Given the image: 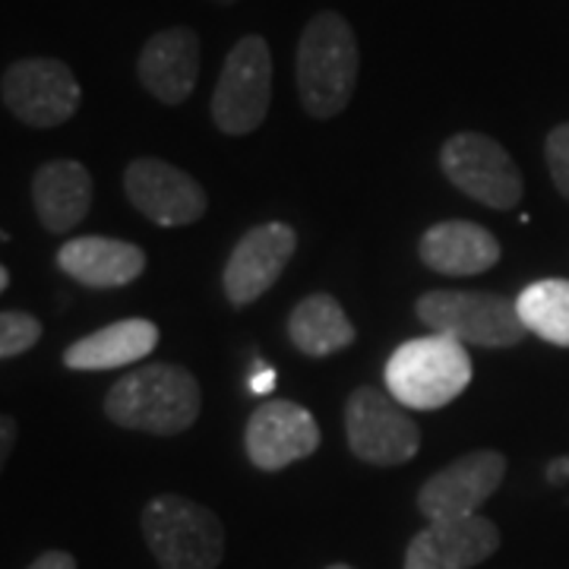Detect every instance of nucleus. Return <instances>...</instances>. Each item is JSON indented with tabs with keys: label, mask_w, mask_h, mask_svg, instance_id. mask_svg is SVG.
Returning <instances> with one entry per match:
<instances>
[{
	"label": "nucleus",
	"mask_w": 569,
	"mask_h": 569,
	"mask_svg": "<svg viewBox=\"0 0 569 569\" xmlns=\"http://www.w3.org/2000/svg\"><path fill=\"white\" fill-rule=\"evenodd\" d=\"M13 447H17V421L10 415H0V471L7 466Z\"/></svg>",
	"instance_id": "393cba45"
},
{
	"label": "nucleus",
	"mask_w": 569,
	"mask_h": 569,
	"mask_svg": "<svg viewBox=\"0 0 569 569\" xmlns=\"http://www.w3.org/2000/svg\"><path fill=\"white\" fill-rule=\"evenodd\" d=\"M500 241L485 224L449 219L427 228L418 241V257L440 276H481L500 263Z\"/></svg>",
	"instance_id": "dca6fc26"
},
{
	"label": "nucleus",
	"mask_w": 569,
	"mask_h": 569,
	"mask_svg": "<svg viewBox=\"0 0 569 569\" xmlns=\"http://www.w3.org/2000/svg\"><path fill=\"white\" fill-rule=\"evenodd\" d=\"M142 538L162 569H216L224 557L219 516L181 493H162L146 503Z\"/></svg>",
	"instance_id": "20e7f679"
},
{
	"label": "nucleus",
	"mask_w": 569,
	"mask_h": 569,
	"mask_svg": "<svg viewBox=\"0 0 569 569\" xmlns=\"http://www.w3.org/2000/svg\"><path fill=\"white\" fill-rule=\"evenodd\" d=\"M219 3H238V0H219Z\"/></svg>",
	"instance_id": "c756f323"
},
{
	"label": "nucleus",
	"mask_w": 569,
	"mask_h": 569,
	"mask_svg": "<svg viewBox=\"0 0 569 569\" xmlns=\"http://www.w3.org/2000/svg\"><path fill=\"white\" fill-rule=\"evenodd\" d=\"M500 548V529L485 516L430 522L411 538L406 569H471Z\"/></svg>",
	"instance_id": "4468645a"
},
{
	"label": "nucleus",
	"mask_w": 569,
	"mask_h": 569,
	"mask_svg": "<svg viewBox=\"0 0 569 569\" xmlns=\"http://www.w3.org/2000/svg\"><path fill=\"white\" fill-rule=\"evenodd\" d=\"M203 389L197 377L178 365H146L121 377L104 396L108 421L127 430L174 437L197 425Z\"/></svg>",
	"instance_id": "f257e3e1"
},
{
	"label": "nucleus",
	"mask_w": 569,
	"mask_h": 569,
	"mask_svg": "<svg viewBox=\"0 0 569 569\" xmlns=\"http://www.w3.org/2000/svg\"><path fill=\"white\" fill-rule=\"evenodd\" d=\"M387 392L399 406L433 411L459 399L471 383V358L443 332L408 339L387 361Z\"/></svg>",
	"instance_id": "7ed1b4c3"
},
{
	"label": "nucleus",
	"mask_w": 569,
	"mask_h": 569,
	"mask_svg": "<svg viewBox=\"0 0 569 569\" xmlns=\"http://www.w3.org/2000/svg\"><path fill=\"white\" fill-rule=\"evenodd\" d=\"M58 266L63 276H70L86 288H123L142 276L146 253L130 241L86 234L67 241L58 250Z\"/></svg>",
	"instance_id": "a211bd4d"
},
{
	"label": "nucleus",
	"mask_w": 569,
	"mask_h": 569,
	"mask_svg": "<svg viewBox=\"0 0 569 569\" xmlns=\"http://www.w3.org/2000/svg\"><path fill=\"white\" fill-rule=\"evenodd\" d=\"M32 206L44 231L67 234L89 216L92 206V174L77 159L44 162L32 174Z\"/></svg>",
	"instance_id": "f3484780"
},
{
	"label": "nucleus",
	"mask_w": 569,
	"mask_h": 569,
	"mask_svg": "<svg viewBox=\"0 0 569 569\" xmlns=\"http://www.w3.org/2000/svg\"><path fill=\"white\" fill-rule=\"evenodd\" d=\"M7 284H10V272H7V269L0 266V295L7 291Z\"/></svg>",
	"instance_id": "cd10ccee"
},
{
	"label": "nucleus",
	"mask_w": 569,
	"mask_h": 569,
	"mask_svg": "<svg viewBox=\"0 0 569 569\" xmlns=\"http://www.w3.org/2000/svg\"><path fill=\"white\" fill-rule=\"evenodd\" d=\"M361 51L342 13L323 10L307 22L298 41V96L310 118L342 114L355 96Z\"/></svg>",
	"instance_id": "f03ea898"
},
{
	"label": "nucleus",
	"mask_w": 569,
	"mask_h": 569,
	"mask_svg": "<svg viewBox=\"0 0 569 569\" xmlns=\"http://www.w3.org/2000/svg\"><path fill=\"white\" fill-rule=\"evenodd\" d=\"M545 162H548L550 181L569 200V123H560L548 133L545 142Z\"/></svg>",
	"instance_id": "5701e85b"
},
{
	"label": "nucleus",
	"mask_w": 569,
	"mask_h": 569,
	"mask_svg": "<svg viewBox=\"0 0 569 569\" xmlns=\"http://www.w3.org/2000/svg\"><path fill=\"white\" fill-rule=\"evenodd\" d=\"M348 449L367 466H406L418 456L421 430L389 392L358 387L346 402Z\"/></svg>",
	"instance_id": "0eeeda50"
},
{
	"label": "nucleus",
	"mask_w": 569,
	"mask_h": 569,
	"mask_svg": "<svg viewBox=\"0 0 569 569\" xmlns=\"http://www.w3.org/2000/svg\"><path fill=\"white\" fill-rule=\"evenodd\" d=\"M272 102V54L260 36H244L228 58L212 92V121L228 137H247L266 121Z\"/></svg>",
	"instance_id": "423d86ee"
},
{
	"label": "nucleus",
	"mask_w": 569,
	"mask_h": 569,
	"mask_svg": "<svg viewBox=\"0 0 569 569\" xmlns=\"http://www.w3.org/2000/svg\"><path fill=\"white\" fill-rule=\"evenodd\" d=\"M326 569H355V567H346V563H332V567H326Z\"/></svg>",
	"instance_id": "c85d7f7f"
},
{
	"label": "nucleus",
	"mask_w": 569,
	"mask_h": 569,
	"mask_svg": "<svg viewBox=\"0 0 569 569\" xmlns=\"http://www.w3.org/2000/svg\"><path fill=\"white\" fill-rule=\"evenodd\" d=\"M548 481L550 485H563V481H569V459H557V462H550Z\"/></svg>",
	"instance_id": "bb28decb"
},
{
	"label": "nucleus",
	"mask_w": 569,
	"mask_h": 569,
	"mask_svg": "<svg viewBox=\"0 0 569 569\" xmlns=\"http://www.w3.org/2000/svg\"><path fill=\"white\" fill-rule=\"evenodd\" d=\"M415 313L430 332H443L462 346L509 348L529 336L516 301L493 291H427Z\"/></svg>",
	"instance_id": "39448f33"
},
{
	"label": "nucleus",
	"mask_w": 569,
	"mask_h": 569,
	"mask_svg": "<svg viewBox=\"0 0 569 569\" xmlns=\"http://www.w3.org/2000/svg\"><path fill=\"white\" fill-rule=\"evenodd\" d=\"M507 478V456L497 449H475L430 475L418 490V509L427 522L478 516Z\"/></svg>",
	"instance_id": "9d476101"
},
{
	"label": "nucleus",
	"mask_w": 569,
	"mask_h": 569,
	"mask_svg": "<svg viewBox=\"0 0 569 569\" xmlns=\"http://www.w3.org/2000/svg\"><path fill=\"white\" fill-rule=\"evenodd\" d=\"M298 250V231L284 222H266L250 228L234 244L224 263V298L231 307H247L260 301L279 282L284 266Z\"/></svg>",
	"instance_id": "f8f14e48"
},
{
	"label": "nucleus",
	"mask_w": 569,
	"mask_h": 569,
	"mask_svg": "<svg viewBox=\"0 0 569 569\" xmlns=\"http://www.w3.org/2000/svg\"><path fill=\"white\" fill-rule=\"evenodd\" d=\"M41 323L39 317L26 310H3L0 313V361L20 358L29 348L39 346Z\"/></svg>",
	"instance_id": "4be33fe9"
},
{
	"label": "nucleus",
	"mask_w": 569,
	"mask_h": 569,
	"mask_svg": "<svg viewBox=\"0 0 569 569\" xmlns=\"http://www.w3.org/2000/svg\"><path fill=\"white\" fill-rule=\"evenodd\" d=\"M29 569H77V560L67 550H44L29 563Z\"/></svg>",
	"instance_id": "b1692460"
},
{
	"label": "nucleus",
	"mask_w": 569,
	"mask_h": 569,
	"mask_svg": "<svg viewBox=\"0 0 569 569\" xmlns=\"http://www.w3.org/2000/svg\"><path fill=\"white\" fill-rule=\"evenodd\" d=\"M137 77L142 89L162 104L187 102L200 80V36L187 26L156 32L142 44Z\"/></svg>",
	"instance_id": "2eb2a0df"
},
{
	"label": "nucleus",
	"mask_w": 569,
	"mask_h": 569,
	"mask_svg": "<svg viewBox=\"0 0 569 569\" xmlns=\"http://www.w3.org/2000/svg\"><path fill=\"white\" fill-rule=\"evenodd\" d=\"M0 96L17 121L41 130L70 121L82 102L73 70L58 58H26L10 63L0 80Z\"/></svg>",
	"instance_id": "1a4fd4ad"
},
{
	"label": "nucleus",
	"mask_w": 569,
	"mask_h": 569,
	"mask_svg": "<svg viewBox=\"0 0 569 569\" xmlns=\"http://www.w3.org/2000/svg\"><path fill=\"white\" fill-rule=\"evenodd\" d=\"M288 339L307 358H326L355 346L358 329L332 295H307L288 313Z\"/></svg>",
	"instance_id": "aec40b11"
},
{
	"label": "nucleus",
	"mask_w": 569,
	"mask_h": 569,
	"mask_svg": "<svg viewBox=\"0 0 569 569\" xmlns=\"http://www.w3.org/2000/svg\"><path fill=\"white\" fill-rule=\"evenodd\" d=\"M320 425L298 402L269 399L250 415L244 430L247 459L260 471H282L320 449Z\"/></svg>",
	"instance_id": "ddd939ff"
},
{
	"label": "nucleus",
	"mask_w": 569,
	"mask_h": 569,
	"mask_svg": "<svg viewBox=\"0 0 569 569\" xmlns=\"http://www.w3.org/2000/svg\"><path fill=\"white\" fill-rule=\"evenodd\" d=\"M159 346V326L142 317L118 320L77 339L63 351V367L70 370H118L149 358Z\"/></svg>",
	"instance_id": "6ab92c4d"
},
{
	"label": "nucleus",
	"mask_w": 569,
	"mask_h": 569,
	"mask_svg": "<svg viewBox=\"0 0 569 569\" xmlns=\"http://www.w3.org/2000/svg\"><path fill=\"white\" fill-rule=\"evenodd\" d=\"M123 193L130 206L152 224L181 228L200 222L209 209L206 190L197 178L162 159H137L123 171Z\"/></svg>",
	"instance_id": "9b49d317"
},
{
	"label": "nucleus",
	"mask_w": 569,
	"mask_h": 569,
	"mask_svg": "<svg viewBox=\"0 0 569 569\" xmlns=\"http://www.w3.org/2000/svg\"><path fill=\"white\" fill-rule=\"evenodd\" d=\"M519 317L529 332L550 346L569 348V282L567 279H541L529 284L519 298Z\"/></svg>",
	"instance_id": "412c9836"
},
{
	"label": "nucleus",
	"mask_w": 569,
	"mask_h": 569,
	"mask_svg": "<svg viewBox=\"0 0 569 569\" xmlns=\"http://www.w3.org/2000/svg\"><path fill=\"white\" fill-rule=\"evenodd\" d=\"M272 387H276V373H272V367L260 365L257 370H253V377H250V389L253 392H272Z\"/></svg>",
	"instance_id": "a878e982"
},
{
	"label": "nucleus",
	"mask_w": 569,
	"mask_h": 569,
	"mask_svg": "<svg viewBox=\"0 0 569 569\" xmlns=\"http://www.w3.org/2000/svg\"><path fill=\"white\" fill-rule=\"evenodd\" d=\"M440 168L452 187L490 209H516L526 181L507 149L485 133H456L440 149Z\"/></svg>",
	"instance_id": "6e6552de"
}]
</instances>
